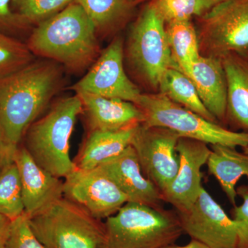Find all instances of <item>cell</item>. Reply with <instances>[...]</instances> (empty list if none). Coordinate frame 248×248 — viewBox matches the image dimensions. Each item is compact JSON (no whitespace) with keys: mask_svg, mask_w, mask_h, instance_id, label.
<instances>
[{"mask_svg":"<svg viewBox=\"0 0 248 248\" xmlns=\"http://www.w3.org/2000/svg\"><path fill=\"white\" fill-rule=\"evenodd\" d=\"M99 167L120 187L128 202L155 208L163 207L161 203L164 201L161 192L143 174L131 145L120 155L103 162Z\"/></svg>","mask_w":248,"mask_h":248,"instance_id":"cell-15","label":"cell"},{"mask_svg":"<svg viewBox=\"0 0 248 248\" xmlns=\"http://www.w3.org/2000/svg\"><path fill=\"white\" fill-rule=\"evenodd\" d=\"M128 54L139 73L155 87H158L165 72L170 67L177 66L168 42L166 22L153 3L145 8L133 25Z\"/></svg>","mask_w":248,"mask_h":248,"instance_id":"cell-7","label":"cell"},{"mask_svg":"<svg viewBox=\"0 0 248 248\" xmlns=\"http://www.w3.org/2000/svg\"><path fill=\"white\" fill-rule=\"evenodd\" d=\"M189 78L207 110L226 127L227 81L221 58L201 55L192 64Z\"/></svg>","mask_w":248,"mask_h":248,"instance_id":"cell-17","label":"cell"},{"mask_svg":"<svg viewBox=\"0 0 248 248\" xmlns=\"http://www.w3.org/2000/svg\"><path fill=\"white\" fill-rule=\"evenodd\" d=\"M23 22L38 25L66 7L74 0H12Z\"/></svg>","mask_w":248,"mask_h":248,"instance_id":"cell-26","label":"cell"},{"mask_svg":"<svg viewBox=\"0 0 248 248\" xmlns=\"http://www.w3.org/2000/svg\"><path fill=\"white\" fill-rule=\"evenodd\" d=\"M138 126L116 131L88 132L78 155L73 159L77 169H94L107 160L120 155L131 145Z\"/></svg>","mask_w":248,"mask_h":248,"instance_id":"cell-19","label":"cell"},{"mask_svg":"<svg viewBox=\"0 0 248 248\" xmlns=\"http://www.w3.org/2000/svg\"><path fill=\"white\" fill-rule=\"evenodd\" d=\"M104 223L99 248H162L184 234L175 210L133 202L124 204Z\"/></svg>","mask_w":248,"mask_h":248,"instance_id":"cell-4","label":"cell"},{"mask_svg":"<svg viewBox=\"0 0 248 248\" xmlns=\"http://www.w3.org/2000/svg\"><path fill=\"white\" fill-rule=\"evenodd\" d=\"M97 29L74 1L40 23L27 44L34 55L57 62L73 72L92 66L99 54Z\"/></svg>","mask_w":248,"mask_h":248,"instance_id":"cell-2","label":"cell"},{"mask_svg":"<svg viewBox=\"0 0 248 248\" xmlns=\"http://www.w3.org/2000/svg\"><path fill=\"white\" fill-rule=\"evenodd\" d=\"M82 112L78 94L60 99L31 124L23 138L22 146L31 157L55 177L66 178L77 169L70 156V140Z\"/></svg>","mask_w":248,"mask_h":248,"instance_id":"cell-3","label":"cell"},{"mask_svg":"<svg viewBox=\"0 0 248 248\" xmlns=\"http://www.w3.org/2000/svg\"><path fill=\"white\" fill-rule=\"evenodd\" d=\"M243 151H244V153H247V154H248V146L243 148Z\"/></svg>","mask_w":248,"mask_h":248,"instance_id":"cell-35","label":"cell"},{"mask_svg":"<svg viewBox=\"0 0 248 248\" xmlns=\"http://www.w3.org/2000/svg\"><path fill=\"white\" fill-rule=\"evenodd\" d=\"M206 165L209 174L217 179L232 205H236V184L241 178H248V154L232 147L211 145Z\"/></svg>","mask_w":248,"mask_h":248,"instance_id":"cell-20","label":"cell"},{"mask_svg":"<svg viewBox=\"0 0 248 248\" xmlns=\"http://www.w3.org/2000/svg\"><path fill=\"white\" fill-rule=\"evenodd\" d=\"M12 221L0 215V248H6Z\"/></svg>","mask_w":248,"mask_h":248,"instance_id":"cell-32","label":"cell"},{"mask_svg":"<svg viewBox=\"0 0 248 248\" xmlns=\"http://www.w3.org/2000/svg\"><path fill=\"white\" fill-rule=\"evenodd\" d=\"M200 49L208 55L248 57V0H226L203 15Z\"/></svg>","mask_w":248,"mask_h":248,"instance_id":"cell-8","label":"cell"},{"mask_svg":"<svg viewBox=\"0 0 248 248\" xmlns=\"http://www.w3.org/2000/svg\"><path fill=\"white\" fill-rule=\"evenodd\" d=\"M11 1L12 0H0V26L17 27L24 23L18 15L11 11L10 7Z\"/></svg>","mask_w":248,"mask_h":248,"instance_id":"cell-30","label":"cell"},{"mask_svg":"<svg viewBox=\"0 0 248 248\" xmlns=\"http://www.w3.org/2000/svg\"><path fill=\"white\" fill-rule=\"evenodd\" d=\"M180 137L169 129L142 124L135 130L131 146L135 149L142 172L163 192L177 175L179 157L177 142Z\"/></svg>","mask_w":248,"mask_h":248,"instance_id":"cell-9","label":"cell"},{"mask_svg":"<svg viewBox=\"0 0 248 248\" xmlns=\"http://www.w3.org/2000/svg\"><path fill=\"white\" fill-rule=\"evenodd\" d=\"M179 169L172 182L161 192L163 201L176 211L187 210L195 203L203 186L202 167L207 164L211 148L204 142L180 138L177 142Z\"/></svg>","mask_w":248,"mask_h":248,"instance_id":"cell-13","label":"cell"},{"mask_svg":"<svg viewBox=\"0 0 248 248\" xmlns=\"http://www.w3.org/2000/svg\"><path fill=\"white\" fill-rule=\"evenodd\" d=\"M162 248H210L208 246H205L203 243L200 242V241H197L195 239H191L190 242L188 244L185 245V246H179L177 245L171 244L169 246H165Z\"/></svg>","mask_w":248,"mask_h":248,"instance_id":"cell-34","label":"cell"},{"mask_svg":"<svg viewBox=\"0 0 248 248\" xmlns=\"http://www.w3.org/2000/svg\"><path fill=\"white\" fill-rule=\"evenodd\" d=\"M221 60L227 81V125L248 133V60L236 54Z\"/></svg>","mask_w":248,"mask_h":248,"instance_id":"cell-18","label":"cell"},{"mask_svg":"<svg viewBox=\"0 0 248 248\" xmlns=\"http://www.w3.org/2000/svg\"><path fill=\"white\" fill-rule=\"evenodd\" d=\"M79 5L99 31L113 27L130 12L129 0H74Z\"/></svg>","mask_w":248,"mask_h":248,"instance_id":"cell-24","label":"cell"},{"mask_svg":"<svg viewBox=\"0 0 248 248\" xmlns=\"http://www.w3.org/2000/svg\"><path fill=\"white\" fill-rule=\"evenodd\" d=\"M29 221L46 248H99L104 241V222L64 197Z\"/></svg>","mask_w":248,"mask_h":248,"instance_id":"cell-6","label":"cell"},{"mask_svg":"<svg viewBox=\"0 0 248 248\" xmlns=\"http://www.w3.org/2000/svg\"><path fill=\"white\" fill-rule=\"evenodd\" d=\"M76 94L82 104L81 115L88 132L125 130L135 128L144 122L141 109L133 103L86 93Z\"/></svg>","mask_w":248,"mask_h":248,"instance_id":"cell-16","label":"cell"},{"mask_svg":"<svg viewBox=\"0 0 248 248\" xmlns=\"http://www.w3.org/2000/svg\"><path fill=\"white\" fill-rule=\"evenodd\" d=\"M18 146L11 144L0 131V170L6 165L12 162Z\"/></svg>","mask_w":248,"mask_h":248,"instance_id":"cell-31","label":"cell"},{"mask_svg":"<svg viewBox=\"0 0 248 248\" xmlns=\"http://www.w3.org/2000/svg\"><path fill=\"white\" fill-rule=\"evenodd\" d=\"M63 68L51 60L33 61L0 78V131L11 144H20L27 129L61 89Z\"/></svg>","mask_w":248,"mask_h":248,"instance_id":"cell-1","label":"cell"},{"mask_svg":"<svg viewBox=\"0 0 248 248\" xmlns=\"http://www.w3.org/2000/svg\"><path fill=\"white\" fill-rule=\"evenodd\" d=\"M153 4L166 24L199 16L197 0H155Z\"/></svg>","mask_w":248,"mask_h":248,"instance_id":"cell-27","label":"cell"},{"mask_svg":"<svg viewBox=\"0 0 248 248\" xmlns=\"http://www.w3.org/2000/svg\"><path fill=\"white\" fill-rule=\"evenodd\" d=\"M27 45L0 31V78L22 69L34 61Z\"/></svg>","mask_w":248,"mask_h":248,"instance_id":"cell-25","label":"cell"},{"mask_svg":"<svg viewBox=\"0 0 248 248\" xmlns=\"http://www.w3.org/2000/svg\"><path fill=\"white\" fill-rule=\"evenodd\" d=\"M236 193L242 203L233 206L231 212L236 226V248H248V184L236 187Z\"/></svg>","mask_w":248,"mask_h":248,"instance_id":"cell-29","label":"cell"},{"mask_svg":"<svg viewBox=\"0 0 248 248\" xmlns=\"http://www.w3.org/2000/svg\"><path fill=\"white\" fill-rule=\"evenodd\" d=\"M6 248H46L36 237L24 214L12 221Z\"/></svg>","mask_w":248,"mask_h":248,"instance_id":"cell-28","label":"cell"},{"mask_svg":"<svg viewBox=\"0 0 248 248\" xmlns=\"http://www.w3.org/2000/svg\"><path fill=\"white\" fill-rule=\"evenodd\" d=\"M24 214L20 178L13 161L0 170V215L14 221Z\"/></svg>","mask_w":248,"mask_h":248,"instance_id":"cell-23","label":"cell"},{"mask_svg":"<svg viewBox=\"0 0 248 248\" xmlns=\"http://www.w3.org/2000/svg\"><path fill=\"white\" fill-rule=\"evenodd\" d=\"M158 87L161 94L173 102L193 111L206 120L218 123L203 105L192 80L177 66L170 67L165 72Z\"/></svg>","mask_w":248,"mask_h":248,"instance_id":"cell-21","label":"cell"},{"mask_svg":"<svg viewBox=\"0 0 248 248\" xmlns=\"http://www.w3.org/2000/svg\"><path fill=\"white\" fill-rule=\"evenodd\" d=\"M20 178L25 215L29 218L63 197V181L39 166L23 146L14 155Z\"/></svg>","mask_w":248,"mask_h":248,"instance_id":"cell-14","label":"cell"},{"mask_svg":"<svg viewBox=\"0 0 248 248\" xmlns=\"http://www.w3.org/2000/svg\"><path fill=\"white\" fill-rule=\"evenodd\" d=\"M177 212L184 233L210 248H236L234 220L202 187L192 206Z\"/></svg>","mask_w":248,"mask_h":248,"instance_id":"cell-12","label":"cell"},{"mask_svg":"<svg viewBox=\"0 0 248 248\" xmlns=\"http://www.w3.org/2000/svg\"><path fill=\"white\" fill-rule=\"evenodd\" d=\"M72 90L102 97L123 99L138 104L141 93L125 74L124 67V45L122 39L111 42L89 72L73 85Z\"/></svg>","mask_w":248,"mask_h":248,"instance_id":"cell-11","label":"cell"},{"mask_svg":"<svg viewBox=\"0 0 248 248\" xmlns=\"http://www.w3.org/2000/svg\"><path fill=\"white\" fill-rule=\"evenodd\" d=\"M137 106L149 126L162 127L180 138L191 139L208 145L244 148L248 146V133L234 131L217 122L206 120L193 111L159 94H141Z\"/></svg>","mask_w":248,"mask_h":248,"instance_id":"cell-5","label":"cell"},{"mask_svg":"<svg viewBox=\"0 0 248 248\" xmlns=\"http://www.w3.org/2000/svg\"><path fill=\"white\" fill-rule=\"evenodd\" d=\"M166 35L173 60L189 77L192 64L201 56L200 40L190 20L166 23Z\"/></svg>","mask_w":248,"mask_h":248,"instance_id":"cell-22","label":"cell"},{"mask_svg":"<svg viewBox=\"0 0 248 248\" xmlns=\"http://www.w3.org/2000/svg\"><path fill=\"white\" fill-rule=\"evenodd\" d=\"M63 197L102 221L128 202L120 187L99 166L76 169L68 174L63 181Z\"/></svg>","mask_w":248,"mask_h":248,"instance_id":"cell-10","label":"cell"},{"mask_svg":"<svg viewBox=\"0 0 248 248\" xmlns=\"http://www.w3.org/2000/svg\"><path fill=\"white\" fill-rule=\"evenodd\" d=\"M225 1L226 0H197L199 16H203L215 6Z\"/></svg>","mask_w":248,"mask_h":248,"instance_id":"cell-33","label":"cell"}]
</instances>
